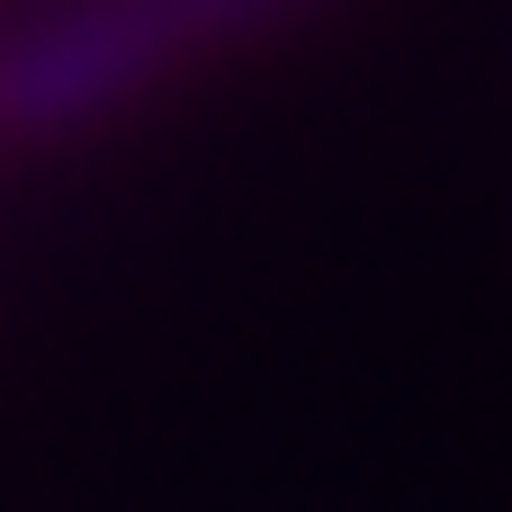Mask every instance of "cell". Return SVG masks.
Segmentation results:
<instances>
[{"label": "cell", "instance_id": "1", "mask_svg": "<svg viewBox=\"0 0 512 512\" xmlns=\"http://www.w3.org/2000/svg\"><path fill=\"white\" fill-rule=\"evenodd\" d=\"M153 72H171V54L153 45L135 0H63L0 45V117L27 135H63L126 108Z\"/></svg>", "mask_w": 512, "mask_h": 512}, {"label": "cell", "instance_id": "2", "mask_svg": "<svg viewBox=\"0 0 512 512\" xmlns=\"http://www.w3.org/2000/svg\"><path fill=\"white\" fill-rule=\"evenodd\" d=\"M297 9H315V0H135V18L153 27V45H162L171 63L198 54V45H225V36L279 27V18H297Z\"/></svg>", "mask_w": 512, "mask_h": 512}]
</instances>
